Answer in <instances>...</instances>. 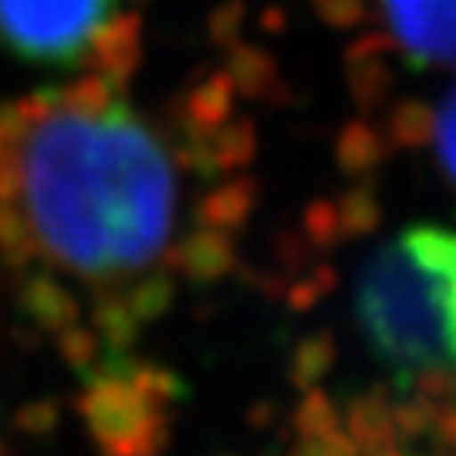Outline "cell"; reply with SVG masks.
<instances>
[{"label": "cell", "mask_w": 456, "mask_h": 456, "mask_svg": "<svg viewBox=\"0 0 456 456\" xmlns=\"http://www.w3.org/2000/svg\"><path fill=\"white\" fill-rule=\"evenodd\" d=\"M191 134L130 99L111 73L4 102L0 254L108 289L175 273L191 235H178L187 184L244 162L235 146L213 150Z\"/></svg>", "instance_id": "1"}, {"label": "cell", "mask_w": 456, "mask_h": 456, "mask_svg": "<svg viewBox=\"0 0 456 456\" xmlns=\"http://www.w3.org/2000/svg\"><path fill=\"white\" fill-rule=\"evenodd\" d=\"M355 317L396 370L456 368V232L409 225L364 260Z\"/></svg>", "instance_id": "2"}, {"label": "cell", "mask_w": 456, "mask_h": 456, "mask_svg": "<svg viewBox=\"0 0 456 456\" xmlns=\"http://www.w3.org/2000/svg\"><path fill=\"white\" fill-rule=\"evenodd\" d=\"M130 28L124 0H0V48L54 70L105 67Z\"/></svg>", "instance_id": "3"}, {"label": "cell", "mask_w": 456, "mask_h": 456, "mask_svg": "<svg viewBox=\"0 0 456 456\" xmlns=\"http://www.w3.org/2000/svg\"><path fill=\"white\" fill-rule=\"evenodd\" d=\"M86 390L79 393L89 437L102 456H162L171 437L168 406L142 393L127 374L105 364L83 374Z\"/></svg>", "instance_id": "4"}, {"label": "cell", "mask_w": 456, "mask_h": 456, "mask_svg": "<svg viewBox=\"0 0 456 456\" xmlns=\"http://www.w3.org/2000/svg\"><path fill=\"white\" fill-rule=\"evenodd\" d=\"M235 266V244L219 228H193L175 254V273L197 285L219 282Z\"/></svg>", "instance_id": "5"}, {"label": "cell", "mask_w": 456, "mask_h": 456, "mask_svg": "<svg viewBox=\"0 0 456 456\" xmlns=\"http://www.w3.org/2000/svg\"><path fill=\"white\" fill-rule=\"evenodd\" d=\"M20 305L36 327L48 333H61L64 327L79 321V301L54 273L32 270L20 289Z\"/></svg>", "instance_id": "6"}, {"label": "cell", "mask_w": 456, "mask_h": 456, "mask_svg": "<svg viewBox=\"0 0 456 456\" xmlns=\"http://www.w3.org/2000/svg\"><path fill=\"white\" fill-rule=\"evenodd\" d=\"M346 431L352 435V441L362 447L364 456L380 453V450H390L399 444L396 421H393V406L387 399L384 387H374V390L362 393L349 403L346 415Z\"/></svg>", "instance_id": "7"}, {"label": "cell", "mask_w": 456, "mask_h": 456, "mask_svg": "<svg viewBox=\"0 0 456 456\" xmlns=\"http://www.w3.org/2000/svg\"><path fill=\"white\" fill-rule=\"evenodd\" d=\"M140 317L130 311L124 289H108L93 307V330L99 333L105 352H130L140 339Z\"/></svg>", "instance_id": "8"}, {"label": "cell", "mask_w": 456, "mask_h": 456, "mask_svg": "<svg viewBox=\"0 0 456 456\" xmlns=\"http://www.w3.org/2000/svg\"><path fill=\"white\" fill-rule=\"evenodd\" d=\"M339 355V346H336V336L330 330H317V333L305 336V339L295 346L292 362H289V380L298 390H311L317 387L336 364Z\"/></svg>", "instance_id": "9"}, {"label": "cell", "mask_w": 456, "mask_h": 456, "mask_svg": "<svg viewBox=\"0 0 456 456\" xmlns=\"http://www.w3.org/2000/svg\"><path fill=\"white\" fill-rule=\"evenodd\" d=\"M130 311L140 317V323H156L171 311L175 298H178V276L171 270H152L146 276L134 279L124 289Z\"/></svg>", "instance_id": "10"}, {"label": "cell", "mask_w": 456, "mask_h": 456, "mask_svg": "<svg viewBox=\"0 0 456 456\" xmlns=\"http://www.w3.org/2000/svg\"><path fill=\"white\" fill-rule=\"evenodd\" d=\"M339 425H342L339 409H336V403L321 387H311L292 415V428L298 431V437H323L330 431H336Z\"/></svg>", "instance_id": "11"}, {"label": "cell", "mask_w": 456, "mask_h": 456, "mask_svg": "<svg viewBox=\"0 0 456 456\" xmlns=\"http://www.w3.org/2000/svg\"><path fill=\"white\" fill-rule=\"evenodd\" d=\"M57 355L64 358L73 370L86 374L89 368L99 364V358L105 355V349H102L99 333H95L93 327H79V321H77L57 333Z\"/></svg>", "instance_id": "12"}, {"label": "cell", "mask_w": 456, "mask_h": 456, "mask_svg": "<svg viewBox=\"0 0 456 456\" xmlns=\"http://www.w3.org/2000/svg\"><path fill=\"white\" fill-rule=\"evenodd\" d=\"M435 415H437V403L435 399L415 396L403 399L393 406V421H396V431L399 437H421V435H431V428H435Z\"/></svg>", "instance_id": "13"}, {"label": "cell", "mask_w": 456, "mask_h": 456, "mask_svg": "<svg viewBox=\"0 0 456 456\" xmlns=\"http://www.w3.org/2000/svg\"><path fill=\"white\" fill-rule=\"evenodd\" d=\"M61 425V406L54 399H32L20 412L13 415V428L28 437H48L54 435V428Z\"/></svg>", "instance_id": "14"}, {"label": "cell", "mask_w": 456, "mask_h": 456, "mask_svg": "<svg viewBox=\"0 0 456 456\" xmlns=\"http://www.w3.org/2000/svg\"><path fill=\"white\" fill-rule=\"evenodd\" d=\"M431 435H435L444 447L456 450V399L437 403V415H435V428H431Z\"/></svg>", "instance_id": "15"}, {"label": "cell", "mask_w": 456, "mask_h": 456, "mask_svg": "<svg viewBox=\"0 0 456 456\" xmlns=\"http://www.w3.org/2000/svg\"><path fill=\"white\" fill-rule=\"evenodd\" d=\"M321 285L317 282H311V279H305V282H298L292 289V292H289V305H292V311H311L314 305H317V301H321Z\"/></svg>", "instance_id": "16"}, {"label": "cell", "mask_w": 456, "mask_h": 456, "mask_svg": "<svg viewBox=\"0 0 456 456\" xmlns=\"http://www.w3.org/2000/svg\"><path fill=\"white\" fill-rule=\"evenodd\" d=\"M289 456H323L321 437H298V444L289 450Z\"/></svg>", "instance_id": "17"}, {"label": "cell", "mask_w": 456, "mask_h": 456, "mask_svg": "<svg viewBox=\"0 0 456 456\" xmlns=\"http://www.w3.org/2000/svg\"><path fill=\"white\" fill-rule=\"evenodd\" d=\"M270 419H273V406H270V403H256V406L248 412V421H250V425H256V428H264Z\"/></svg>", "instance_id": "18"}, {"label": "cell", "mask_w": 456, "mask_h": 456, "mask_svg": "<svg viewBox=\"0 0 456 456\" xmlns=\"http://www.w3.org/2000/svg\"><path fill=\"white\" fill-rule=\"evenodd\" d=\"M370 456H406V453H399L396 447H390V450H380V453H370Z\"/></svg>", "instance_id": "19"}, {"label": "cell", "mask_w": 456, "mask_h": 456, "mask_svg": "<svg viewBox=\"0 0 456 456\" xmlns=\"http://www.w3.org/2000/svg\"><path fill=\"white\" fill-rule=\"evenodd\" d=\"M0 456H4V444H0Z\"/></svg>", "instance_id": "20"}, {"label": "cell", "mask_w": 456, "mask_h": 456, "mask_svg": "<svg viewBox=\"0 0 456 456\" xmlns=\"http://www.w3.org/2000/svg\"><path fill=\"white\" fill-rule=\"evenodd\" d=\"M228 456H232V453H228Z\"/></svg>", "instance_id": "21"}, {"label": "cell", "mask_w": 456, "mask_h": 456, "mask_svg": "<svg viewBox=\"0 0 456 456\" xmlns=\"http://www.w3.org/2000/svg\"><path fill=\"white\" fill-rule=\"evenodd\" d=\"M453 456H456V453H453Z\"/></svg>", "instance_id": "22"}]
</instances>
